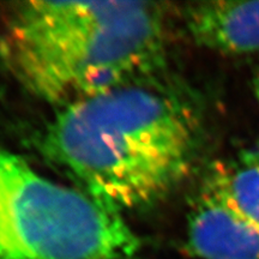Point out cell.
Wrapping results in <instances>:
<instances>
[{
	"instance_id": "cell-1",
	"label": "cell",
	"mask_w": 259,
	"mask_h": 259,
	"mask_svg": "<svg viewBox=\"0 0 259 259\" xmlns=\"http://www.w3.org/2000/svg\"><path fill=\"white\" fill-rule=\"evenodd\" d=\"M199 135L184 97L137 80L60 107L41 145L80 191L120 213L176 189L193 166Z\"/></svg>"
},
{
	"instance_id": "cell-2",
	"label": "cell",
	"mask_w": 259,
	"mask_h": 259,
	"mask_svg": "<svg viewBox=\"0 0 259 259\" xmlns=\"http://www.w3.org/2000/svg\"><path fill=\"white\" fill-rule=\"evenodd\" d=\"M163 10L147 2H27L0 54L22 85L61 107L137 82L163 54Z\"/></svg>"
},
{
	"instance_id": "cell-3",
	"label": "cell",
	"mask_w": 259,
	"mask_h": 259,
	"mask_svg": "<svg viewBox=\"0 0 259 259\" xmlns=\"http://www.w3.org/2000/svg\"><path fill=\"white\" fill-rule=\"evenodd\" d=\"M119 212L0 145V259H137Z\"/></svg>"
},
{
	"instance_id": "cell-4",
	"label": "cell",
	"mask_w": 259,
	"mask_h": 259,
	"mask_svg": "<svg viewBox=\"0 0 259 259\" xmlns=\"http://www.w3.org/2000/svg\"><path fill=\"white\" fill-rule=\"evenodd\" d=\"M186 242L198 259H259V223L232 202L210 170L187 216Z\"/></svg>"
},
{
	"instance_id": "cell-5",
	"label": "cell",
	"mask_w": 259,
	"mask_h": 259,
	"mask_svg": "<svg viewBox=\"0 0 259 259\" xmlns=\"http://www.w3.org/2000/svg\"><path fill=\"white\" fill-rule=\"evenodd\" d=\"M183 18L199 46L229 56L259 52V0L193 3L184 9Z\"/></svg>"
},
{
	"instance_id": "cell-6",
	"label": "cell",
	"mask_w": 259,
	"mask_h": 259,
	"mask_svg": "<svg viewBox=\"0 0 259 259\" xmlns=\"http://www.w3.org/2000/svg\"><path fill=\"white\" fill-rule=\"evenodd\" d=\"M210 171L232 202L259 223V150L242 151L234 161L213 164Z\"/></svg>"
},
{
	"instance_id": "cell-7",
	"label": "cell",
	"mask_w": 259,
	"mask_h": 259,
	"mask_svg": "<svg viewBox=\"0 0 259 259\" xmlns=\"http://www.w3.org/2000/svg\"><path fill=\"white\" fill-rule=\"evenodd\" d=\"M253 90H254V96L255 99H257L258 105H259V74L253 80Z\"/></svg>"
}]
</instances>
